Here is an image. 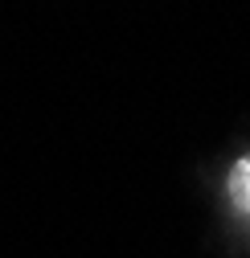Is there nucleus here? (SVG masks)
Here are the masks:
<instances>
[{
    "label": "nucleus",
    "mask_w": 250,
    "mask_h": 258,
    "mask_svg": "<svg viewBox=\"0 0 250 258\" xmlns=\"http://www.w3.org/2000/svg\"><path fill=\"white\" fill-rule=\"evenodd\" d=\"M226 192H230V201L242 217H250V152L238 160V164L230 168V180H226Z\"/></svg>",
    "instance_id": "obj_1"
}]
</instances>
